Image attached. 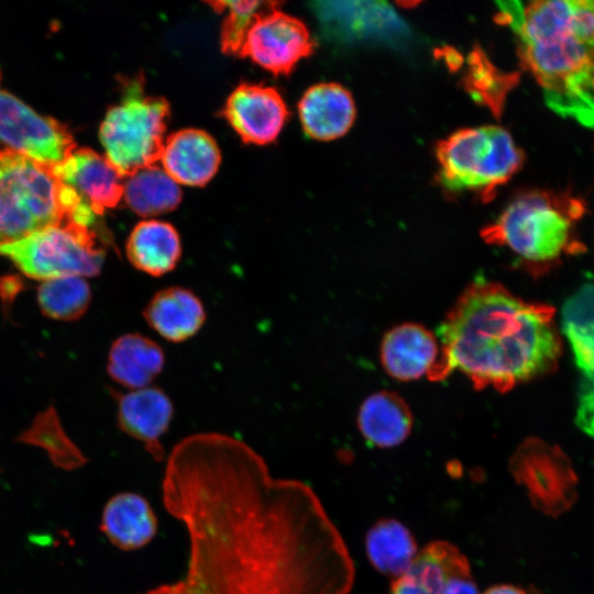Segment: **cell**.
Listing matches in <instances>:
<instances>
[{"mask_svg": "<svg viewBox=\"0 0 594 594\" xmlns=\"http://www.w3.org/2000/svg\"><path fill=\"white\" fill-rule=\"evenodd\" d=\"M143 315L148 326L170 342L189 339L200 330L206 319L199 297L180 286L158 290L147 302Z\"/></svg>", "mask_w": 594, "mask_h": 594, "instance_id": "ffe728a7", "label": "cell"}, {"mask_svg": "<svg viewBox=\"0 0 594 594\" xmlns=\"http://www.w3.org/2000/svg\"><path fill=\"white\" fill-rule=\"evenodd\" d=\"M160 161L177 184L204 186L217 173L221 155L216 141L207 132L184 129L165 140Z\"/></svg>", "mask_w": 594, "mask_h": 594, "instance_id": "2e32d148", "label": "cell"}, {"mask_svg": "<svg viewBox=\"0 0 594 594\" xmlns=\"http://www.w3.org/2000/svg\"><path fill=\"white\" fill-rule=\"evenodd\" d=\"M90 300V286L81 276L44 280L37 288V302L42 312L57 320L80 318L88 309Z\"/></svg>", "mask_w": 594, "mask_h": 594, "instance_id": "83f0119b", "label": "cell"}, {"mask_svg": "<svg viewBox=\"0 0 594 594\" xmlns=\"http://www.w3.org/2000/svg\"><path fill=\"white\" fill-rule=\"evenodd\" d=\"M189 540L185 576L143 594H349L354 565L315 491L272 475L249 444L218 432L180 440L162 483Z\"/></svg>", "mask_w": 594, "mask_h": 594, "instance_id": "6da1fadb", "label": "cell"}, {"mask_svg": "<svg viewBox=\"0 0 594 594\" xmlns=\"http://www.w3.org/2000/svg\"><path fill=\"white\" fill-rule=\"evenodd\" d=\"M529 594H541L537 590H529Z\"/></svg>", "mask_w": 594, "mask_h": 594, "instance_id": "d590c367", "label": "cell"}, {"mask_svg": "<svg viewBox=\"0 0 594 594\" xmlns=\"http://www.w3.org/2000/svg\"><path fill=\"white\" fill-rule=\"evenodd\" d=\"M180 254L182 244L176 229L160 220L139 222L127 242L130 263L152 276H162L173 271Z\"/></svg>", "mask_w": 594, "mask_h": 594, "instance_id": "603a6c76", "label": "cell"}, {"mask_svg": "<svg viewBox=\"0 0 594 594\" xmlns=\"http://www.w3.org/2000/svg\"><path fill=\"white\" fill-rule=\"evenodd\" d=\"M20 439L44 448L52 461L63 469L72 470L86 462L80 450L64 433L52 409L40 416Z\"/></svg>", "mask_w": 594, "mask_h": 594, "instance_id": "f546056e", "label": "cell"}, {"mask_svg": "<svg viewBox=\"0 0 594 594\" xmlns=\"http://www.w3.org/2000/svg\"><path fill=\"white\" fill-rule=\"evenodd\" d=\"M575 421L584 432L594 438V380L582 377Z\"/></svg>", "mask_w": 594, "mask_h": 594, "instance_id": "1f68e13d", "label": "cell"}, {"mask_svg": "<svg viewBox=\"0 0 594 594\" xmlns=\"http://www.w3.org/2000/svg\"><path fill=\"white\" fill-rule=\"evenodd\" d=\"M380 351L386 373L395 380L409 382L427 376L439 356L440 346L424 326L407 322L384 336Z\"/></svg>", "mask_w": 594, "mask_h": 594, "instance_id": "e0dca14e", "label": "cell"}, {"mask_svg": "<svg viewBox=\"0 0 594 594\" xmlns=\"http://www.w3.org/2000/svg\"><path fill=\"white\" fill-rule=\"evenodd\" d=\"M168 116V102L146 95L143 78L123 84L120 102L107 111L99 130L107 160L123 177L160 161Z\"/></svg>", "mask_w": 594, "mask_h": 594, "instance_id": "52a82bcc", "label": "cell"}, {"mask_svg": "<svg viewBox=\"0 0 594 594\" xmlns=\"http://www.w3.org/2000/svg\"><path fill=\"white\" fill-rule=\"evenodd\" d=\"M440 184L450 191L475 190L492 197L521 166L524 154L502 127L455 131L436 147Z\"/></svg>", "mask_w": 594, "mask_h": 594, "instance_id": "5b68a950", "label": "cell"}, {"mask_svg": "<svg viewBox=\"0 0 594 594\" xmlns=\"http://www.w3.org/2000/svg\"><path fill=\"white\" fill-rule=\"evenodd\" d=\"M405 574L431 594H442L452 578L471 576L465 556L453 544L440 540L417 553Z\"/></svg>", "mask_w": 594, "mask_h": 594, "instance_id": "4316f807", "label": "cell"}, {"mask_svg": "<svg viewBox=\"0 0 594 594\" xmlns=\"http://www.w3.org/2000/svg\"><path fill=\"white\" fill-rule=\"evenodd\" d=\"M123 198L135 213L150 217L174 210L182 191L163 167L154 164L124 177Z\"/></svg>", "mask_w": 594, "mask_h": 594, "instance_id": "d4e9b609", "label": "cell"}, {"mask_svg": "<svg viewBox=\"0 0 594 594\" xmlns=\"http://www.w3.org/2000/svg\"><path fill=\"white\" fill-rule=\"evenodd\" d=\"M484 594H529V591L512 584H498L490 587Z\"/></svg>", "mask_w": 594, "mask_h": 594, "instance_id": "e575fe53", "label": "cell"}, {"mask_svg": "<svg viewBox=\"0 0 594 594\" xmlns=\"http://www.w3.org/2000/svg\"><path fill=\"white\" fill-rule=\"evenodd\" d=\"M471 61V73L468 77V88L474 98L482 100L490 106V96L493 95L498 112L503 102L495 96L493 89L505 99L509 89L516 85L518 76L516 74H502L495 69L483 55L474 52Z\"/></svg>", "mask_w": 594, "mask_h": 594, "instance_id": "4dcf8cb0", "label": "cell"}, {"mask_svg": "<svg viewBox=\"0 0 594 594\" xmlns=\"http://www.w3.org/2000/svg\"><path fill=\"white\" fill-rule=\"evenodd\" d=\"M584 211V204L571 195L531 190L515 197L481 237L509 249L530 273L539 274L583 251L574 224Z\"/></svg>", "mask_w": 594, "mask_h": 594, "instance_id": "277c9868", "label": "cell"}, {"mask_svg": "<svg viewBox=\"0 0 594 594\" xmlns=\"http://www.w3.org/2000/svg\"><path fill=\"white\" fill-rule=\"evenodd\" d=\"M54 175L72 187L99 216L114 208L123 197L124 177L91 148H75L62 163L52 166Z\"/></svg>", "mask_w": 594, "mask_h": 594, "instance_id": "5bb4252c", "label": "cell"}, {"mask_svg": "<svg viewBox=\"0 0 594 594\" xmlns=\"http://www.w3.org/2000/svg\"><path fill=\"white\" fill-rule=\"evenodd\" d=\"M100 528L113 546L135 550L153 539L157 531V518L143 496L122 492L106 503Z\"/></svg>", "mask_w": 594, "mask_h": 594, "instance_id": "d6986e66", "label": "cell"}, {"mask_svg": "<svg viewBox=\"0 0 594 594\" xmlns=\"http://www.w3.org/2000/svg\"><path fill=\"white\" fill-rule=\"evenodd\" d=\"M0 144L50 166L64 162L76 146L66 125L38 114L1 86Z\"/></svg>", "mask_w": 594, "mask_h": 594, "instance_id": "30bf717a", "label": "cell"}, {"mask_svg": "<svg viewBox=\"0 0 594 594\" xmlns=\"http://www.w3.org/2000/svg\"><path fill=\"white\" fill-rule=\"evenodd\" d=\"M0 256L28 277L43 282L64 276H95L105 261L94 232L69 221L19 240L0 242Z\"/></svg>", "mask_w": 594, "mask_h": 594, "instance_id": "ba28073f", "label": "cell"}, {"mask_svg": "<svg viewBox=\"0 0 594 594\" xmlns=\"http://www.w3.org/2000/svg\"><path fill=\"white\" fill-rule=\"evenodd\" d=\"M593 84H594V80H593Z\"/></svg>", "mask_w": 594, "mask_h": 594, "instance_id": "8d00e7d4", "label": "cell"}, {"mask_svg": "<svg viewBox=\"0 0 594 594\" xmlns=\"http://www.w3.org/2000/svg\"><path fill=\"white\" fill-rule=\"evenodd\" d=\"M442 594H479V591L471 576H459L446 583Z\"/></svg>", "mask_w": 594, "mask_h": 594, "instance_id": "d6a6232c", "label": "cell"}, {"mask_svg": "<svg viewBox=\"0 0 594 594\" xmlns=\"http://www.w3.org/2000/svg\"><path fill=\"white\" fill-rule=\"evenodd\" d=\"M554 312L499 283H471L441 322L440 353L427 377L440 382L459 371L475 389L506 393L549 374L562 351Z\"/></svg>", "mask_w": 594, "mask_h": 594, "instance_id": "7a4b0ae2", "label": "cell"}, {"mask_svg": "<svg viewBox=\"0 0 594 594\" xmlns=\"http://www.w3.org/2000/svg\"><path fill=\"white\" fill-rule=\"evenodd\" d=\"M510 473L522 486L535 509L557 518L578 499V475L572 461L558 446L528 438L509 461Z\"/></svg>", "mask_w": 594, "mask_h": 594, "instance_id": "9c48e42d", "label": "cell"}, {"mask_svg": "<svg viewBox=\"0 0 594 594\" xmlns=\"http://www.w3.org/2000/svg\"><path fill=\"white\" fill-rule=\"evenodd\" d=\"M209 4L218 12L227 11L220 31L221 50L226 54L241 55L245 38L255 21L265 12L276 9L272 1H216Z\"/></svg>", "mask_w": 594, "mask_h": 594, "instance_id": "f1b7e54d", "label": "cell"}, {"mask_svg": "<svg viewBox=\"0 0 594 594\" xmlns=\"http://www.w3.org/2000/svg\"><path fill=\"white\" fill-rule=\"evenodd\" d=\"M222 116L244 142L267 144L280 132L288 111L275 88L245 82L231 92Z\"/></svg>", "mask_w": 594, "mask_h": 594, "instance_id": "4fadbf2b", "label": "cell"}, {"mask_svg": "<svg viewBox=\"0 0 594 594\" xmlns=\"http://www.w3.org/2000/svg\"><path fill=\"white\" fill-rule=\"evenodd\" d=\"M67 220L62 183L52 166L14 151H0V242Z\"/></svg>", "mask_w": 594, "mask_h": 594, "instance_id": "8992f818", "label": "cell"}, {"mask_svg": "<svg viewBox=\"0 0 594 594\" xmlns=\"http://www.w3.org/2000/svg\"><path fill=\"white\" fill-rule=\"evenodd\" d=\"M164 362V352L155 341L128 333L112 343L107 369L114 382L133 391L147 387L163 370Z\"/></svg>", "mask_w": 594, "mask_h": 594, "instance_id": "44dd1931", "label": "cell"}, {"mask_svg": "<svg viewBox=\"0 0 594 594\" xmlns=\"http://www.w3.org/2000/svg\"><path fill=\"white\" fill-rule=\"evenodd\" d=\"M391 594H431L408 575L403 574L392 583Z\"/></svg>", "mask_w": 594, "mask_h": 594, "instance_id": "836d02e7", "label": "cell"}, {"mask_svg": "<svg viewBox=\"0 0 594 594\" xmlns=\"http://www.w3.org/2000/svg\"><path fill=\"white\" fill-rule=\"evenodd\" d=\"M358 426L369 444L377 448H393L409 436L413 415L399 395L382 391L369 396L362 403L358 415Z\"/></svg>", "mask_w": 594, "mask_h": 594, "instance_id": "7402d4cb", "label": "cell"}, {"mask_svg": "<svg viewBox=\"0 0 594 594\" xmlns=\"http://www.w3.org/2000/svg\"><path fill=\"white\" fill-rule=\"evenodd\" d=\"M173 417V404L160 388L144 387L121 395L118 402V424L130 437L141 441L157 461L164 459L162 436Z\"/></svg>", "mask_w": 594, "mask_h": 594, "instance_id": "9a60e30c", "label": "cell"}, {"mask_svg": "<svg viewBox=\"0 0 594 594\" xmlns=\"http://www.w3.org/2000/svg\"><path fill=\"white\" fill-rule=\"evenodd\" d=\"M298 111L305 133L319 141L344 135L356 113L350 91L336 82H321L308 88L299 101Z\"/></svg>", "mask_w": 594, "mask_h": 594, "instance_id": "ac0fdd59", "label": "cell"}, {"mask_svg": "<svg viewBox=\"0 0 594 594\" xmlns=\"http://www.w3.org/2000/svg\"><path fill=\"white\" fill-rule=\"evenodd\" d=\"M547 106L594 128V0L497 2Z\"/></svg>", "mask_w": 594, "mask_h": 594, "instance_id": "3957f363", "label": "cell"}, {"mask_svg": "<svg viewBox=\"0 0 594 594\" xmlns=\"http://www.w3.org/2000/svg\"><path fill=\"white\" fill-rule=\"evenodd\" d=\"M314 11L326 33L342 41L377 40L397 43L408 34L404 21L386 2H315Z\"/></svg>", "mask_w": 594, "mask_h": 594, "instance_id": "7c38bea8", "label": "cell"}, {"mask_svg": "<svg viewBox=\"0 0 594 594\" xmlns=\"http://www.w3.org/2000/svg\"><path fill=\"white\" fill-rule=\"evenodd\" d=\"M365 547L375 569L396 578L407 572L417 556L413 535L395 519L378 520L369 530Z\"/></svg>", "mask_w": 594, "mask_h": 594, "instance_id": "484cf974", "label": "cell"}, {"mask_svg": "<svg viewBox=\"0 0 594 594\" xmlns=\"http://www.w3.org/2000/svg\"><path fill=\"white\" fill-rule=\"evenodd\" d=\"M312 50L314 42L306 25L276 8L255 21L240 56L250 57L275 75H287Z\"/></svg>", "mask_w": 594, "mask_h": 594, "instance_id": "8fae6325", "label": "cell"}, {"mask_svg": "<svg viewBox=\"0 0 594 594\" xmlns=\"http://www.w3.org/2000/svg\"><path fill=\"white\" fill-rule=\"evenodd\" d=\"M561 322L576 366L594 380V284L582 285L564 301Z\"/></svg>", "mask_w": 594, "mask_h": 594, "instance_id": "cb8c5ba5", "label": "cell"}]
</instances>
